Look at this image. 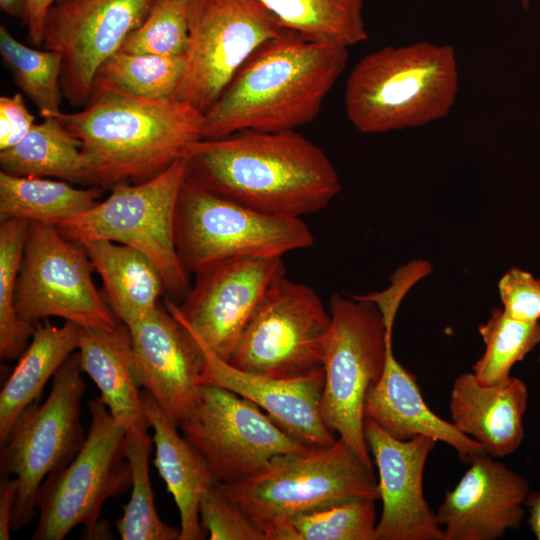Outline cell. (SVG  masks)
Masks as SVG:
<instances>
[{
  "mask_svg": "<svg viewBox=\"0 0 540 540\" xmlns=\"http://www.w3.org/2000/svg\"><path fill=\"white\" fill-rule=\"evenodd\" d=\"M183 158L187 175L202 186L271 215L300 218L319 212L341 191L326 153L295 130L201 138Z\"/></svg>",
  "mask_w": 540,
  "mask_h": 540,
  "instance_id": "1",
  "label": "cell"
},
{
  "mask_svg": "<svg viewBox=\"0 0 540 540\" xmlns=\"http://www.w3.org/2000/svg\"><path fill=\"white\" fill-rule=\"evenodd\" d=\"M347 59V47L286 28L254 51L204 113L202 138L291 131L311 123Z\"/></svg>",
  "mask_w": 540,
  "mask_h": 540,
  "instance_id": "2",
  "label": "cell"
},
{
  "mask_svg": "<svg viewBox=\"0 0 540 540\" xmlns=\"http://www.w3.org/2000/svg\"><path fill=\"white\" fill-rule=\"evenodd\" d=\"M81 142L86 184L149 180L202 138L204 113L174 98L92 91L86 107L54 116Z\"/></svg>",
  "mask_w": 540,
  "mask_h": 540,
  "instance_id": "3",
  "label": "cell"
},
{
  "mask_svg": "<svg viewBox=\"0 0 540 540\" xmlns=\"http://www.w3.org/2000/svg\"><path fill=\"white\" fill-rule=\"evenodd\" d=\"M459 88L454 48L426 41L363 57L345 87V111L360 132L424 126L450 112Z\"/></svg>",
  "mask_w": 540,
  "mask_h": 540,
  "instance_id": "4",
  "label": "cell"
},
{
  "mask_svg": "<svg viewBox=\"0 0 540 540\" xmlns=\"http://www.w3.org/2000/svg\"><path fill=\"white\" fill-rule=\"evenodd\" d=\"M226 493L264 530L298 514L355 499H380L374 471L338 438L328 446L278 455Z\"/></svg>",
  "mask_w": 540,
  "mask_h": 540,
  "instance_id": "5",
  "label": "cell"
},
{
  "mask_svg": "<svg viewBox=\"0 0 540 540\" xmlns=\"http://www.w3.org/2000/svg\"><path fill=\"white\" fill-rule=\"evenodd\" d=\"M186 175L182 157L149 180L116 184L106 199L60 223L57 229L79 244L104 239L142 252L161 273L165 292L183 299L191 284L178 256L175 225Z\"/></svg>",
  "mask_w": 540,
  "mask_h": 540,
  "instance_id": "6",
  "label": "cell"
},
{
  "mask_svg": "<svg viewBox=\"0 0 540 540\" xmlns=\"http://www.w3.org/2000/svg\"><path fill=\"white\" fill-rule=\"evenodd\" d=\"M91 416L86 439L75 457L51 473L36 499L38 523L33 540H62L77 526L84 538H108L99 521L102 506L132 484L124 452L126 429L115 421L100 397L87 403Z\"/></svg>",
  "mask_w": 540,
  "mask_h": 540,
  "instance_id": "7",
  "label": "cell"
},
{
  "mask_svg": "<svg viewBox=\"0 0 540 540\" xmlns=\"http://www.w3.org/2000/svg\"><path fill=\"white\" fill-rule=\"evenodd\" d=\"M329 312L320 414L326 427L374 471L364 436V404L382 377L392 336L377 305L358 295L333 294Z\"/></svg>",
  "mask_w": 540,
  "mask_h": 540,
  "instance_id": "8",
  "label": "cell"
},
{
  "mask_svg": "<svg viewBox=\"0 0 540 540\" xmlns=\"http://www.w3.org/2000/svg\"><path fill=\"white\" fill-rule=\"evenodd\" d=\"M175 237L179 259L193 274L235 257H282L314 242L301 218L255 210L188 175L179 195Z\"/></svg>",
  "mask_w": 540,
  "mask_h": 540,
  "instance_id": "9",
  "label": "cell"
},
{
  "mask_svg": "<svg viewBox=\"0 0 540 540\" xmlns=\"http://www.w3.org/2000/svg\"><path fill=\"white\" fill-rule=\"evenodd\" d=\"M80 354L74 352L53 376L43 403L28 406L1 446V477L18 482L11 529H22L36 517L37 493L44 480L67 465L86 436L80 422V403L86 384Z\"/></svg>",
  "mask_w": 540,
  "mask_h": 540,
  "instance_id": "10",
  "label": "cell"
},
{
  "mask_svg": "<svg viewBox=\"0 0 540 540\" xmlns=\"http://www.w3.org/2000/svg\"><path fill=\"white\" fill-rule=\"evenodd\" d=\"M330 323L314 289L284 274L264 293L227 361L255 374L306 377L323 368Z\"/></svg>",
  "mask_w": 540,
  "mask_h": 540,
  "instance_id": "11",
  "label": "cell"
},
{
  "mask_svg": "<svg viewBox=\"0 0 540 540\" xmlns=\"http://www.w3.org/2000/svg\"><path fill=\"white\" fill-rule=\"evenodd\" d=\"M86 249L57 227L30 223L17 279L15 308L35 325L60 317L81 328L114 329L120 323L92 279Z\"/></svg>",
  "mask_w": 540,
  "mask_h": 540,
  "instance_id": "12",
  "label": "cell"
},
{
  "mask_svg": "<svg viewBox=\"0 0 540 540\" xmlns=\"http://www.w3.org/2000/svg\"><path fill=\"white\" fill-rule=\"evenodd\" d=\"M285 29L259 0H191L185 67L172 98L205 113L254 51Z\"/></svg>",
  "mask_w": 540,
  "mask_h": 540,
  "instance_id": "13",
  "label": "cell"
},
{
  "mask_svg": "<svg viewBox=\"0 0 540 540\" xmlns=\"http://www.w3.org/2000/svg\"><path fill=\"white\" fill-rule=\"evenodd\" d=\"M180 427L222 484L249 477L278 455L309 447L255 403L213 385H202L197 409Z\"/></svg>",
  "mask_w": 540,
  "mask_h": 540,
  "instance_id": "14",
  "label": "cell"
},
{
  "mask_svg": "<svg viewBox=\"0 0 540 540\" xmlns=\"http://www.w3.org/2000/svg\"><path fill=\"white\" fill-rule=\"evenodd\" d=\"M156 0H59L49 10L42 47L62 58L60 85L73 105L87 104L99 67L119 51Z\"/></svg>",
  "mask_w": 540,
  "mask_h": 540,
  "instance_id": "15",
  "label": "cell"
},
{
  "mask_svg": "<svg viewBox=\"0 0 540 540\" xmlns=\"http://www.w3.org/2000/svg\"><path fill=\"white\" fill-rule=\"evenodd\" d=\"M284 274L282 257L227 259L195 274L180 304L166 298L165 306L227 361L264 293Z\"/></svg>",
  "mask_w": 540,
  "mask_h": 540,
  "instance_id": "16",
  "label": "cell"
},
{
  "mask_svg": "<svg viewBox=\"0 0 540 540\" xmlns=\"http://www.w3.org/2000/svg\"><path fill=\"white\" fill-rule=\"evenodd\" d=\"M128 328L138 384L181 426L201 399L204 355L200 344L162 305Z\"/></svg>",
  "mask_w": 540,
  "mask_h": 540,
  "instance_id": "17",
  "label": "cell"
},
{
  "mask_svg": "<svg viewBox=\"0 0 540 540\" xmlns=\"http://www.w3.org/2000/svg\"><path fill=\"white\" fill-rule=\"evenodd\" d=\"M364 436L378 470L382 501L375 540H444L423 492L425 464L437 440L420 435L400 441L368 418Z\"/></svg>",
  "mask_w": 540,
  "mask_h": 540,
  "instance_id": "18",
  "label": "cell"
},
{
  "mask_svg": "<svg viewBox=\"0 0 540 540\" xmlns=\"http://www.w3.org/2000/svg\"><path fill=\"white\" fill-rule=\"evenodd\" d=\"M445 493L436 512L444 540H495L518 529L530 494L528 481L487 452Z\"/></svg>",
  "mask_w": 540,
  "mask_h": 540,
  "instance_id": "19",
  "label": "cell"
},
{
  "mask_svg": "<svg viewBox=\"0 0 540 540\" xmlns=\"http://www.w3.org/2000/svg\"><path fill=\"white\" fill-rule=\"evenodd\" d=\"M187 329L200 344L204 355L201 385L221 387L250 400L285 432L309 447L328 446L338 439L326 427L320 414L323 368L294 379L244 371L219 357Z\"/></svg>",
  "mask_w": 540,
  "mask_h": 540,
  "instance_id": "20",
  "label": "cell"
},
{
  "mask_svg": "<svg viewBox=\"0 0 540 540\" xmlns=\"http://www.w3.org/2000/svg\"><path fill=\"white\" fill-rule=\"evenodd\" d=\"M364 418L371 419L400 441L421 435L444 442L456 450L463 461L486 452L480 443L427 406L415 377L396 360L392 341L387 345L382 377L366 396Z\"/></svg>",
  "mask_w": 540,
  "mask_h": 540,
  "instance_id": "21",
  "label": "cell"
},
{
  "mask_svg": "<svg viewBox=\"0 0 540 540\" xmlns=\"http://www.w3.org/2000/svg\"><path fill=\"white\" fill-rule=\"evenodd\" d=\"M527 402L528 390L520 378L485 385L473 373H463L453 383L449 408L460 432L480 443L489 455L504 457L523 441Z\"/></svg>",
  "mask_w": 540,
  "mask_h": 540,
  "instance_id": "22",
  "label": "cell"
},
{
  "mask_svg": "<svg viewBox=\"0 0 540 540\" xmlns=\"http://www.w3.org/2000/svg\"><path fill=\"white\" fill-rule=\"evenodd\" d=\"M145 414L153 429L154 465L173 496L180 516L179 540H202L199 505L203 495L217 482L201 453L167 416L153 396L141 390Z\"/></svg>",
  "mask_w": 540,
  "mask_h": 540,
  "instance_id": "23",
  "label": "cell"
},
{
  "mask_svg": "<svg viewBox=\"0 0 540 540\" xmlns=\"http://www.w3.org/2000/svg\"><path fill=\"white\" fill-rule=\"evenodd\" d=\"M78 352L83 373L100 391V399L126 430L149 424L138 384L130 331L120 322L114 329L82 328Z\"/></svg>",
  "mask_w": 540,
  "mask_h": 540,
  "instance_id": "24",
  "label": "cell"
},
{
  "mask_svg": "<svg viewBox=\"0 0 540 540\" xmlns=\"http://www.w3.org/2000/svg\"><path fill=\"white\" fill-rule=\"evenodd\" d=\"M82 328L65 321L53 325L37 322L24 353L0 392V445L2 446L21 413L38 402L48 380L78 351Z\"/></svg>",
  "mask_w": 540,
  "mask_h": 540,
  "instance_id": "25",
  "label": "cell"
},
{
  "mask_svg": "<svg viewBox=\"0 0 540 540\" xmlns=\"http://www.w3.org/2000/svg\"><path fill=\"white\" fill-rule=\"evenodd\" d=\"M101 276L105 298L120 322L129 326L159 306L164 282L155 264L142 252L104 239L80 243Z\"/></svg>",
  "mask_w": 540,
  "mask_h": 540,
  "instance_id": "26",
  "label": "cell"
},
{
  "mask_svg": "<svg viewBox=\"0 0 540 540\" xmlns=\"http://www.w3.org/2000/svg\"><path fill=\"white\" fill-rule=\"evenodd\" d=\"M102 189L75 188L67 181L0 172V222L22 219L57 227L99 202Z\"/></svg>",
  "mask_w": 540,
  "mask_h": 540,
  "instance_id": "27",
  "label": "cell"
},
{
  "mask_svg": "<svg viewBox=\"0 0 540 540\" xmlns=\"http://www.w3.org/2000/svg\"><path fill=\"white\" fill-rule=\"evenodd\" d=\"M1 171L86 184L81 142L55 117L34 124L17 144L0 151Z\"/></svg>",
  "mask_w": 540,
  "mask_h": 540,
  "instance_id": "28",
  "label": "cell"
},
{
  "mask_svg": "<svg viewBox=\"0 0 540 540\" xmlns=\"http://www.w3.org/2000/svg\"><path fill=\"white\" fill-rule=\"evenodd\" d=\"M283 27L344 47L367 39L363 0H259Z\"/></svg>",
  "mask_w": 540,
  "mask_h": 540,
  "instance_id": "29",
  "label": "cell"
},
{
  "mask_svg": "<svg viewBox=\"0 0 540 540\" xmlns=\"http://www.w3.org/2000/svg\"><path fill=\"white\" fill-rule=\"evenodd\" d=\"M149 424H139L126 430L125 457L132 474V492L115 522L122 540H179L180 528L170 526L159 517L149 474V456L153 437Z\"/></svg>",
  "mask_w": 540,
  "mask_h": 540,
  "instance_id": "30",
  "label": "cell"
},
{
  "mask_svg": "<svg viewBox=\"0 0 540 540\" xmlns=\"http://www.w3.org/2000/svg\"><path fill=\"white\" fill-rule=\"evenodd\" d=\"M186 55L128 53L110 56L97 70L92 91L165 100L173 97L185 67Z\"/></svg>",
  "mask_w": 540,
  "mask_h": 540,
  "instance_id": "31",
  "label": "cell"
},
{
  "mask_svg": "<svg viewBox=\"0 0 540 540\" xmlns=\"http://www.w3.org/2000/svg\"><path fill=\"white\" fill-rule=\"evenodd\" d=\"M374 499H355L302 513L264 530L266 540H375Z\"/></svg>",
  "mask_w": 540,
  "mask_h": 540,
  "instance_id": "32",
  "label": "cell"
},
{
  "mask_svg": "<svg viewBox=\"0 0 540 540\" xmlns=\"http://www.w3.org/2000/svg\"><path fill=\"white\" fill-rule=\"evenodd\" d=\"M0 54L16 85L43 118L54 117L61 112L60 54L24 45L3 25L0 26Z\"/></svg>",
  "mask_w": 540,
  "mask_h": 540,
  "instance_id": "33",
  "label": "cell"
},
{
  "mask_svg": "<svg viewBox=\"0 0 540 540\" xmlns=\"http://www.w3.org/2000/svg\"><path fill=\"white\" fill-rule=\"evenodd\" d=\"M30 222L8 219L0 222V357L18 360L27 349L35 325L20 319L15 291Z\"/></svg>",
  "mask_w": 540,
  "mask_h": 540,
  "instance_id": "34",
  "label": "cell"
},
{
  "mask_svg": "<svg viewBox=\"0 0 540 540\" xmlns=\"http://www.w3.org/2000/svg\"><path fill=\"white\" fill-rule=\"evenodd\" d=\"M485 351L473 365L475 378L485 385L509 380L513 365L540 343V323L516 320L495 308L487 322L478 327Z\"/></svg>",
  "mask_w": 540,
  "mask_h": 540,
  "instance_id": "35",
  "label": "cell"
},
{
  "mask_svg": "<svg viewBox=\"0 0 540 540\" xmlns=\"http://www.w3.org/2000/svg\"><path fill=\"white\" fill-rule=\"evenodd\" d=\"M190 1L156 0L141 25L126 37L120 50L161 56L186 54Z\"/></svg>",
  "mask_w": 540,
  "mask_h": 540,
  "instance_id": "36",
  "label": "cell"
},
{
  "mask_svg": "<svg viewBox=\"0 0 540 540\" xmlns=\"http://www.w3.org/2000/svg\"><path fill=\"white\" fill-rule=\"evenodd\" d=\"M199 516L211 540H266L261 529L219 482L201 498Z\"/></svg>",
  "mask_w": 540,
  "mask_h": 540,
  "instance_id": "37",
  "label": "cell"
},
{
  "mask_svg": "<svg viewBox=\"0 0 540 540\" xmlns=\"http://www.w3.org/2000/svg\"><path fill=\"white\" fill-rule=\"evenodd\" d=\"M499 295L506 315L524 322L540 319V279L518 268H511L500 279Z\"/></svg>",
  "mask_w": 540,
  "mask_h": 540,
  "instance_id": "38",
  "label": "cell"
},
{
  "mask_svg": "<svg viewBox=\"0 0 540 540\" xmlns=\"http://www.w3.org/2000/svg\"><path fill=\"white\" fill-rule=\"evenodd\" d=\"M431 271L426 261H413L399 268L391 277V284L381 292L358 295L374 302L379 308L385 323L386 331L392 336L393 325L400 303L408 290L419 279Z\"/></svg>",
  "mask_w": 540,
  "mask_h": 540,
  "instance_id": "39",
  "label": "cell"
},
{
  "mask_svg": "<svg viewBox=\"0 0 540 540\" xmlns=\"http://www.w3.org/2000/svg\"><path fill=\"white\" fill-rule=\"evenodd\" d=\"M35 124L21 93L0 97V151L20 142Z\"/></svg>",
  "mask_w": 540,
  "mask_h": 540,
  "instance_id": "40",
  "label": "cell"
},
{
  "mask_svg": "<svg viewBox=\"0 0 540 540\" xmlns=\"http://www.w3.org/2000/svg\"><path fill=\"white\" fill-rule=\"evenodd\" d=\"M59 0H25L27 39L33 45H41L43 29L50 8Z\"/></svg>",
  "mask_w": 540,
  "mask_h": 540,
  "instance_id": "41",
  "label": "cell"
},
{
  "mask_svg": "<svg viewBox=\"0 0 540 540\" xmlns=\"http://www.w3.org/2000/svg\"><path fill=\"white\" fill-rule=\"evenodd\" d=\"M18 492L15 477H1L0 481V539H10L11 521Z\"/></svg>",
  "mask_w": 540,
  "mask_h": 540,
  "instance_id": "42",
  "label": "cell"
},
{
  "mask_svg": "<svg viewBox=\"0 0 540 540\" xmlns=\"http://www.w3.org/2000/svg\"><path fill=\"white\" fill-rule=\"evenodd\" d=\"M525 506L530 509V517L528 523L532 532L538 540H540V494H529L526 499Z\"/></svg>",
  "mask_w": 540,
  "mask_h": 540,
  "instance_id": "43",
  "label": "cell"
},
{
  "mask_svg": "<svg viewBox=\"0 0 540 540\" xmlns=\"http://www.w3.org/2000/svg\"><path fill=\"white\" fill-rule=\"evenodd\" d=\"M1 10L11 17L25 19L26 4L25 0H0Z\"/></svg>",
  "mask_w": 540,
  "mask_h": 540,
  "instance_id": "44",
  "label": "cell"
},
{
  "mask_svg": "<svg viewBox=\"0 0 540 540\" xmlns=\"http://www.w3.org/2000/svg\"><path fill=\"white\" fill-rule=\"evenodd\" d=\"M520 2L524 6L525 9L529 7L530 0H520Z\"/></svg>",
  "mask_w": 540,
  "mask_h": 540,
  "instance_id": "45",
  "label": "cell"
},
{
  "mask_svg": "<svg viewBox=\"0 0 540 540\" xmlns=\"http://www.w3.org/2000/svg\"><path fill=\"white\" fill-rule=\"evenodd\" d=\"M539 362H540V357H539Z\"/></svg>",
  "mask_w": 540,
  "mask_h": 540,
  "instance_id": "46",
  "label": "cell"
}]
</instances>
